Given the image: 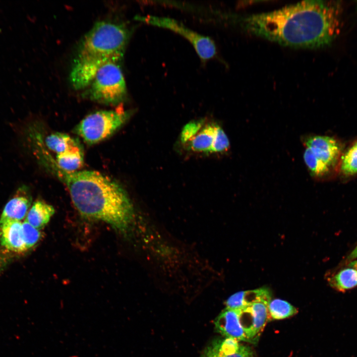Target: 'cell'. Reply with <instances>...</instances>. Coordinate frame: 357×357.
<instances>
[{
	"instance_id": "ac0fdd59",
	"label": "cell",
	"mask_w": 357,
	"mask_h": 357,
	"mask_svg": "<svg viewBox=\"0 0 357 357\" xmlns=\"http://www.w3.org/2000/svg\"><path fill=\"white\" fill-rule=\"evenodd\" d=\"M217 124L210 123L203 126L196 135L189 142L193 151L212 153Z\"/></svg>"
},
{
	"instance_id": "d6986e66",
	"label": "cell",
	"mask_w": 357,
	"mask_h": 357,
	"mask_svg": "<svg viewBox=\"0 0 357 357\" xmlns=\"http://www.w3.org/2000/svg\"><path fill=\"white\" fill-rule=\"evenodd\" d=\"M55 162L58 166L66 172H75L82 167L84 154L81 145L62 153L56 154Z\"/></svg>"
},
{
	"instance_id": "cb8c5ba5",
	"label": "cell",
	"mask_w": 357,
	"mask_h": 357,
	"mask_svg": "<svg viewBox=\"0 0 357 357\" xmlns=\"http://www.w3.org/2000/svg\"><path fill=\"white\" fill-rule=\"evenodd\" d=\"M203 119L195 120L187 123L182 128L180 134L182 143L189 142L203 127Z\"/></svg>"
},
{
	"instance_id": "7a4b0ae2",
	"label": "cell",
	"mask_w": 357,
	"mask_h": 357,
	"mask_svg": "<svg viewBox=\"0 0 357 357\" xmlns=\"http://www.w3.org/2000/svg\"><path fill=\"white\" fill-rule=\"evenodd\" d=\"M40 161L64 183L82 217L106 222L120 232L127 230L132 218V206L119 183L96 171H65L48 151L42 154Z\"/></svg>"
},
{
	"instance_id": "e0dca14e",
	"label": "cell",
	"mask_w": 357,
	"mask_h": 357,
	"mask_svg": "<svg viewBox=\"0 0 357 357\" xmlns=\"http://www.w3.org/2000/svg\"><path fill=\"white\" fill-rule=\"evenodd\" d=\"M268 298H271V294L266 288L241 291L233 294L227 299L226 308L240 309L257 300Z\"/></svg>"
},
{
	"instance_id": "7c38bea8",
	"label": "cell",
	"mask_w": 357,
	"mask_h": 357,
	"mask_svg": "<svg viewBox=\"0 0 357 357\" xmlns=\"http://www.w3.org/2000/svg\"><path fill=\"white\" fill-rule=\"evenodd\" d=\"M214 324L217 330L226 337L250 343L240 324L238 309L226 308L215 319Z\"/></svg>"
},
{
	"instance_id": "9a60e30c",
	"label": "cell",
	"mask_w": 357,
	"mask_h": 357,
	"mask_svg": "<svg viewBox=\"0 0 357 357\" xmlns=\"http://www.w3.org/2000/svg\"><path fill=\"white\" fill-rule=\"evenodd\" d=\"M33 133L49 150L59 154L71 150L80 145L79 141L68 134L55 132L47 135L44 139L41 134L34 127L28 129Z\"/></svg>"
},
{
	"instance_id": "ffe728a7",
	"label": "cell",
	"mask_w": 357,
	"mask_h": 357,
	"mask_svg": "<svg viewBox=\"0 0 357 357\" xmlns=\"http://www.w3.org/2000/svg\"><path fill=\"white\" fill-rule=\"evenodd\" d=\"M270 318L273 319H282L296 314L297 309L287 301L274 299L268 304Z\"/></svg>"
},
{
	"instance_id": "44dd1931",
	"label": "cell",
	"mask_w": 357,
	"mask_h": 357,
	"mask_svg": "<svg viewBox=\"0 0 357 357\" xmlns=\"http://www.w3.org/2000/svg\"><path fill=\"white\" fill-rule=\"evenodd\" d=\"M303 159L310 174L314 178H323L329 175L331 169L327 165L318 159L309 150L306 148Z\"/></svg>"
},
{
	"instance_id": "2e32d148",
	"label": "cell",
	"mask_w": 357,
	"mask_h": 357,
	"mask_svg": "<svg viewBox=\"0 0 357 357\" xmlns=\"http://www.w3.org/2000/svg\"><path fill=\"white\" fill-rule=\"evenodd\" d=\"M51 205L41 199H38L29 209L25 221L38 230L43 228L55 213Z\"/></svg>"
},
{
	"instance_id": "8992f818",
	"label": "cell",
	"mask_w": 357,
	"mask_h": 357,
	"mask_svg": "<svg viewBox=\"0 0 357 357\" xmlns=\"http://www.w3.org/2000/svg\"><path fill=\"white\" fill-rule=\"evenodd\" d=\"M137 19L147 24L166 28L180 35L192 45L203 61L212 59L216 53V46L212 39L191 30L176 20L153 15L138 16Z\"/></svg>"
},
{
	"instance_id": "5bb4252c",
	"label": "cell",
	"mask_w": 357,
	"mask_h": 357,
	"mask_svg": "<svg viewBox=\"0 0 357 357\" xmlns=\"http://www.w3.org/2000/svg\"><path fill=\"white\" fill-rule=\"evenodd\" d=\"M327 280L330 286L340 292L357 287V260L352 261L330 274Z\"/></svg>"
},
{
	"instance_id": "5b68a950",
	"label": "cell",
	"mask_w": 357,
	"mask_h": 357,
	"mask_svg": "<svg viewBox=\"0 0 357 357\" xmlns=\"http://www.w3.org/2000/svg\"><path fill=\"white\" fill-rule=\"evenodd\" d=\"M131 111L102 110L85 117L76 126L74 132L87 144L99 142L112 135L129 119Z\"/></svg>"
},
{
	"instance_id": "3957f363",
	"label": "cell",
	"mask_w": 357,
	"mask_h": 357,
	"mask_svg": "<svg viewBox=\"0 0 357 357\" xmlns=\"http://www.w3.org/2000/svg\"><path fill=\"white\" fill-rule=\"evenodd\" d=\"M129 39L123 25L109 21L97 22L84 37L77 57L121 61Z\"/></svg>"
},
{
	"instance_id": "603a6c76",
	"label": "cell",
	"mask_w": 357,
	"mask_h": 357,
	"mask_svg": "<svg viewBox=\"0 0 357 357\" xmlns=\"http://www.w3.org/2000/svg\"><path fill=\"white\" fill-rule=\"evenodd\" d=\"M22 230L24 242L28 250L39 242L41 234L39 230L34 228L25 221L22 222Z\"/></svg>"
},
{
	"instance_id": "d4e9b609",
	"label": "cell",
	"mask_w": 357,
	"mask_h": 357,
	"mask_svg": "<svg viewBox=\"0 0 357 357\" xmlns=\"http://www.w3.org/2000/svg\"><path fill=\"white\" fill-rule=\"evenodd\" d=\"M230 147V142L226 134L219 125H216L214 143L212 153H221L227 151Z\"/></svg>"
},
{
	"instance_id": "7402d4cb",
	"label": "cell",
	"mask_w": 357,
	"mask_h": 357,
	"mask_svg": "<svg viewBox=\"0 0 357 357\" xmlns=\"http://www.w3.org/2000/svg\"><path fill=\"white\" fill-rule=\"evenodd\" d=\"M341 171L346 176L357 174V141L353 144L343 155Z\"/></svg>"
},
{
	"instance_id": "30bf717a",
	"label": "cell",
	"mask_w": 357,
	"mask_h": 357,
	"mask_svg": "<svg viewBox=\"0 0 357 357\" xmlns=\"http://www.w3.org/2000/svg\"><path fill=\"white\" fill-rule=\"evenodd\" d=\"M29 187L20 186L5 205L0 217V223L8 221H20L26 218L31 203Z\"/></svg>"
},
{
	"instance_id": "484cf974",
	"label": "cell",
	"mask_w": 357,
	"mask_h": 357,
	"mask_svg": "<svg viewBox=\"0 0 357 357\" xmlns=\"http://www.w3.org/2000/svg\"><path fill=\"white\" fill-rule=\"evenodd\" d=\"M357 257V245L355 247V248L354 249V250L352 251L351 254H350L349 256L348 257V259L349 260H353L355 259Z\"/></svg>"
},
{
	"instance_id": "ba28073f",
	"label": "cell",
	"mask_w": 357,
	"mask_h": 357,
	"mask_svg": "<svg viewBox=\"0 0 357 357\" xmlns=\"http://www.w3.org/2000/svg\"><path fill=\"white\" fill-rule=\"evenodd\" d=\"M118 60L93 57H77L70 74L72 86L76 90L86 89L100 67L110 61Z\"/></svg>"
},
{
	"instance_id": "4fadbf2b",
	"label": "cell",
	"mask_w": 357,
	"mask_h": 357,
	"mask_svg": "<svg viewBox=\"0 0 357 357\" xmlns=\"http://www.w3.org/2000/svg\"><path fill=\"white\" fill-rule=\"evenodd\" d=\"M0 244L7 251L17 254L27 251L22 230V222L8 221L0 223Z\"/></svg>"
},
{
	"instance_id": "277c9868",
	"label": "cell",
	"mask_w": 357,
	"mask_h": 357,
	"mask_svg": "<svg viewBox=\"0 0 357 357\" xmlns=\"http://www.w3.org/2000/svg\"><path fill=\"white\" fill-rule=\"evenodd\" d=\"M119 61L103 65L86 89L89 99L106 105H117L125 99L126 86Z\"/></svg>"
},
{
	"instance_id": "8fae6325",
	"label": "cell",
	"mask_w": 357,
	"mask_h": 357,
	"mask_svg": "<svg viewBox=\"0 0 357 357\" xmlns=\"http://www.w3.org/2000/svg\"><path fill=\"white\" fill-rule=\"evenodd\" d=\"M252 354L249 347L225 337L213 341L205 350L203 357H252Z\"/></svg>"
},
{
	"instance_id": "52a82bcc",
	"label": "cell",
	"mask_w": 357,
	"mask_h": 357,
	"mask_svg": "<svg viewBox=\"0 0 357 357\" xmlns=\"http://www.w3.org/2000/svg\"><path fill=\"white\" fill-rule=\"evenodd\" d=\"M270 300L271 298H261L238 309L240 324L251 343L257 342L270 319L268 307Z\"/></svg>"
},
{
	"instance_id": "9c48e42d",
	"label": "cell",
	"mask_w": 357,
	"mask_h": 357,
	"mask_svg": "<svg viewBox=\"0 0 357 357\" xmlns=\"http://www.w3.org/2000/svg\"><path fill=\"white\" fill-rule=\"evenodd\" d=\"M304 144L306 148L331 169L335 167L341 153V145L336 139L328 136H311L305 140Z\"/></svg>"
},
{
	"instance_id": "6da1fadb",
	"label": "cell",
	"mask_w": 357,
	"mask_h": 357,
	"mask_svg": "<svg viewBox=\"0 0 357 357\" xmlns=\"http://www.w3.org/2000/svg\"><path fill=\"white\" fill-rule=\"evenodd\" d=\"M340 2L305 0L270 12L234 15L233 20L244 31L282 45L321 48L340 32Z\"/></svg>"
}]
</instances>
